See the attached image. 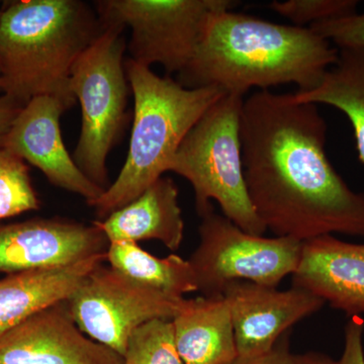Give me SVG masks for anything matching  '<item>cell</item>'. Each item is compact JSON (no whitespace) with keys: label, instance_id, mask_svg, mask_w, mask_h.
I'll use <instances>...</instances> for the list:
<instances>
[{"label":"cell","instance_id":"cell-23","mask_svg":"<svg viewBox=\"0 0 364 364\" xmlns=\"http://www.w3.org/2000/svg\"><path fill=\"white\" fill-rule=\"evenodd\" d=\"M310 28L337 49L364 48V14L358 11L345 18L316 23Z\"/></svg>","mask_w":364,"mask_h":364},{"label":"cell","instance_id":"cell-22","mask_svg":"<svg viewBox=\"0 0 364 364\" xmlns=\"http://www.w3.org/2000/svg\"><path fill=\"white\" fill-rule=\"evenodd\" d=\"M356 0H287L272 1L270 9L296 26L309 28L323 21L336 20L358 13Z\"/></svg>","mask_w":364,"mask_h":364},{"label":"cell","instance_id":"cell-10","mask_svg":"<svg viewBox=\"0 0 364 364\" xmlns=\"http://www.w3.org/2000/svg\"><path fill=\"white\" fill-rule=\"evenodd\" d=\"M69 109L52 95L32 98L0 138V147L41 170L53 186L82 196L90 205L105 191L83 174L66 149L60 117Z\"/></svg>","mask_w":364,"mask_h":364},{"label":"cell","instance_id":"cell-2","mask_svg":"<svg viewBox=\"0 0 364 364\" xmlns=\"http://www.w3.org/2000/svg\"><path fill=\"white\" fill-rule=\"evenodd\" d=\"M339 50L310 28L279 25L220 9L203 25L193 58L177 74L186 88L217 87L243 97L251 88L294 85L313 90Z\"/></svg>","mask_w":364,"mask_h":364},{"label":"cell","instance_id":"cell-19","mask_svg":"<svg viewBox=\"0 0 364 364\" xmlns=\"http://www.w3.org/2000/svg\"><path fill=\"white\" fill-rule=\"evenodd\" d=\"M107 261L126 277L169 296L184 298V294L198 291L188 260L176 254L160 258L144 250L138 243L111 242Z\"/></svg>","mask_w":364,"mask_h":364},{"label":"cell","instance_id":"cell-7","mask_svg":"<svg viewBox=\"0 0 364 364\" xmlns=\"http://www.w3.org/2000/svg\"><path fill=\"white\" fill-rule=\"evenodd\" d=\"M198 235L188 262L203 296H223L235 280L277 287L301 260V242L247 233L214 210L202 218Z\"/></svg>","mask_w":364,"mask_h":364},{"label":"cell","instance_id":"cell-1","mask_svg":"<svg viewBox=\"0 0 364 364\" xmlns=\"http://www.w3.org/2000/svg\"><path fill=\"white\" fill-rule=\"evenodd\" d=\"M244 177L256 215L275 237H364V193L347 186L326 153L327 124L317 105L260 90L244 100Z\"/></svg>","mask_w":364,"mask_h":364},{"label":"cell","instance_id":"cell-16","mask_svg":"<svg viewBox=\"0 0 364 364\" xmlns=\"http://www.w3.org/2000/svg\"><path fill=\"white\" fill-rule=\"evenodd\" d=\"M105 261L107 254L68 267L11 273L0 279V337L41 311L67 301Z\"/></svg>","mask_w":364,"mask_h":364},{"label":"cell","instance_id":"cell-3","mask_svg":"<svg viewBox=\"0 0 364 364\" xmlns=\"http://www.w3.org/2000/svg\"><path fill=\"white\" fill-rule=\"evenodd\" d=\"M1 13L4 93L23 105L52 95L71 109V69L104 28L97 13L79 0H20Z\"/></svg>","mask_w":364,"mask_h":364},{"label":"cell","instance_id":"cell-28","mask_svg":"<svg viewBox=\"0 0 364 364\" xmlns=\"http://www.w3.org/2000/svg\"><path fill=\"white\" fill-rule=\"evenodd\" d=\"M0 92L4 93V83H2L1 78H0Z\"/></svg>","mask_w":364,"mask_h":364},{"label":"cell","instance_id":"cell-5","mask_svg":"<svg viewBox=\"0 0 364 364\" xmlns=\"http://www.w3.org/2000/svg\"><path fill=\"white\" fill-rule=\"evenodd\" d=\"M243 102V97L225 93L210 105L182 141L168 171L191 184L200 218L212 212L213 202H217L223 215L236 226L263 236L267 230L254 210L244 177L240 139Z\"/></svg>","mask_w":364,"mask_h":364},{"label":"cell","instance_id":"cell-12","mask_svg":"<svg viewBox=\"0 0 364 364\" xmlns=\"http://www.w3.org/2000/svg\"><path fill=\"white\" fill-rule=\"evenodd\" d=\"M109 245L95 223L52 218L0 225V272L68 267L105 255Z\"/></svg>","mask_w":364,"mask_h":364},{"label":"cell","instance_id":"cell-8","mask_svg":"<svg viewBox=\"0 0 364 364\" xmlns=\"http://www.w3.org/2000/svg\"><path fill=\"white\" fill-rule=\"evenodd\" d=\"M233 0H100L95 2L102 25L130 26L132 60L163 66L179 74L193 58L210 14L233 11Z\"/></svg>","mask_w":364,"mask_h":364},{"label":"cell","instance_id":"cell-29","mask_svg":"<svg viewBox=\"0 0 364 364\" xmlns=\"http://www.w3.org/2000/svg\"><path fill=\"white\" fill-rule=\"evenodd\" d=\"M1 14H2L1 11H0V23H1Z\"/></svg>","mask_w":364,"mask_h":364},{"label":"cell","instance_id":"cell-26","mask_svg":"<svg viewBox=\"0 0 364 364\" xmlns=\"http://www.w3.org/2000/svg\"><path fill=\"white\" fill-rule=\"evenodd\" d=\"M23 105L6 93L0 95V138L6 135Z\"/></svg>","mask_w":364,"mask_h":364},{"label":"cell","instance_id":"cell-14","mask_svg":"<svg viewBox=\"0 0 364 364\" xmlns=\"http://www.w3.org/2000/svg\"><path fill=\"white\" fill-rule=\"evenodd\" d=\"M293 286L310 291L351 317L364 314V244L333 235L304 242Z\"/></svg>","mask_w":364,"mask_h":364},{"label":"cell","instance_id":"cell-25","mask_svg":"<svg viewBox=\"0 0 364 364\" xmlns=\"http://www.w3.org/2000/svg\"><path fill=\"white\" fill-rule=\"evenodd\" d=\"M291 330L277 341L272 350L252 358L238 356L231 364H296V355L289 350Z\"/></svg>","mask_w":364,"mask_h":364},{"label":"cell","instance_id":"cell-9","mask_svg":"<svg viewBox=\"0 0 364 364\" xmlns=\"http://www.w3.org/2000/svg\"><path fill=\"white\" fill-rule=\"evenodd\" d=\"M184 299L140 284L102 263L86 277L66 305L86 336L124 356L134 331L156 318L172 320Z\"/></svg>","mask_w":364,"mask_h":364},{"label":"cell","instance_id":"cell-17","mask_svg":"<svg viewBox=\"0 0 364 364\" xmlns=\"http://www.w3.org/2000/svg\"><path fill=\"white\" fill-rule=\"evenodd\" d=\"M171 322L177 352L184 364H231L238 358L224 296L184 299Z\"/></svg>","mask_w":364,"mask_h":364},{"label":"cell","instance_id":"cell-4","mask_svg":"<svg viewBox=\"0 0 364 364\" xmlns=\"http://www.w3.org/2000/svg\"><path fill=\"white\" fill-rule=\"evenodd\" d=\"M127 79L134 95L130 146L116 181L90 207L102 221L133 202L165 172L189 131L224 91L217 87L186 88L169 76L129 58Z\"/></svg>","mask_w":364,"mask_h":364},{"label":"cell","instance_id":"cell-24","mask_svg":"<svg viewBox=\"0 0 364 364\" xmlns=\"http://www.w3.org/2000/svg\"><path fill=\"white\" fill-rule=\"evenodd\" d=\"M364 321L354 316L345 326L344 350L336 364H364Z\"/></svg>","mask_w":364,"mask_h":364},{"label":"cell","instance_id":"cell-18","mask_svg":"<svg viewBox=\"0 0 364 364\" xmlns=\"http://www.w3.org/2000/svg\"><path fill=\"white\" fill-rule=\"evenodd\" d=\"M338 59L313 90L296 91L301 102L327 105L350 122L358 158L364 164V48L338 49Z\"/></svg>","mask_w":364,"mask_h":364},{"label":"cell","instance_id":"cell-20","mask_svg":"<svg viewBox=\"0 0 364 364\" xmlns=\"http://www.w3.org/2000/svg\"><path fill=\"white\" fill-rule=\"evenodd\" d=\"M40 208L26 162L0 147V221Z\"/></svg>","mask_w":364,"mask_h":364},{"label":"cell","instance_id":"cell-15","mask_svg":"<svg viewBox=\"0 0 364 364\" xmlns=\"http://www.w3.org/2000/svg\"><path fill=\"white\" fill-rule=\"evenodd\" d=\"M173 179L162 176L133 202L95 225L111 242L157 240L169 250L181 248L184 222Z\"/></svg>","mask_w":364,"mask_h":364},{"label":"cell","instance_id":"cell-21","mask_svg":"<svg viewBox=\"0 0 364 364\" xmlns=\"http://www.w3.org/2000/svg\"><path fill=\"white\" fill-rule=\"evenodd\" d=\"M124 364H184L177 352L171 320L150 321L134 331Z\"/></svg>","mask_w":364,"mask_h":364},{"label":"cell","instance_id":"cell-13","mask_svg":"<svg viewBox=\"0 0 364 364\" xmlns=\"http://www.w3.org/2000/svg\"><path fill=\"white\" fill-rule=\"evenodd\" d=\"M0 364H124V358L86 336L65 301L0 337Z\"/></svg>","mask_w":364,"mask_h":364},{"label":"cell","instance_id":"cell-27","mask_svg":"<svg viewBox=\"0 0 364 364\" xmlns=\"http://www.w3.org/2000/svg\"><path fill=\"white\" fill-rule=\"evenodd\" d=\"M296 364H336V361L318 352H306L296 355Z\"/></svg>","mask_w":364,"mask_h":364},{"label":"cell","instance_id":"cell-11","mask_svg":"<svg viewBox=\"0 0 364 364\" xmlns=\"http://www.w3.org/2000/svg\"><path fill=\"white\" fill-rule=\"evenodd\" d=\"M233 323L237 352L252 358L272 350L296 323L318 312L325 301L310 291H287L255 282L235 280L223 291Z\"/></svg>","mask_w":364,"mask_h":364},{"label":"cell","instance_id":"cell-6","mask_svg":"<svg viewBox=\"0 0 364 364\" xmlns=\"http://www.w3.org/2000/svg\"><path fill=\"white\" fill-rule=\"evenodd\" d=\"M71 69L70 90L81 107L80 136L73 160L100 188H109L107 155L121 140L129 119V91L124 70L127 49L123 26L102 25Z\"/></svg>","mask_w":364,"mask_h":364}]
</instances>
